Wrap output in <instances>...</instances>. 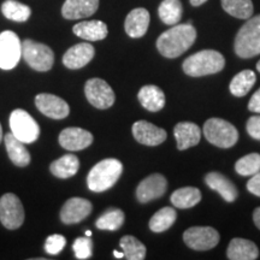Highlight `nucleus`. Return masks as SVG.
<instances>
[{"instance_id": "obj_40", "label": "nucleus", "mask_w": 260, "mask_h": 260, "mask_svg": "<svg viewBox=\"0 0 260 260\" xmlns=\"http://www.w3.org/2000/svg\"><path fill=\"white\" fill-rule=\"evenodd\" d=\"M248 110L252 112L260 113V88L253 94L248 103Z\"/></svg>"}, {"instance_id": "obj_33", "label": "nucleus", "mask_w": 260, "mask_h": 260, "mask_svg": "<svg viewBox=\"0 0 260 260\" xmlns=\"http://www.w3.org/2000/svg\"><path fill=\"white\" fill-rule=\"evenodd\" d=\"M125 214L119 209H110L105 213L98 218L95 222V226L100 230H110V232H116L121 229L124 224Z\"/></svg>"}, {"instance_id": "obj_26", "label": "nucleus", "mask_w": 260, "mask_h": 260, "mask_svg": "<svg viewBox=\"0 0 260 260\" xmlns=\"http://www.w3.org/2000/svg\"><path fill=\"white\" fill-rule=\"evenodd\" d=\"M80 169V160L76 155L65 154L51 164L50 170L53 176L58 178H70L77 174Z\"/></svg>"}, {"instance_id": "obj_34", "label": "nucleus", "mask_w": 260, "mask_h": 260, "mask_svg": "<svg viewBox=\"0 0 260 260\" xmlns=\"http://www.w3.org/2000/svg\"><path fill=\"white\" fill-rule=\"evenodd\" d=\"M124 258L128 260H142L146 258V247L135 236L125 235L119 241Z\"/></svg>"}, {"instance_id": "obj_42", "label": "nucleus", "mask_w": 260, "mask_h": 260, "mask_svg": "<svg viewBox=\"0 0 260 260\" xmlns=\"http://www.w3.org/2000/svg\"><path fill=\"white\" fill-rule=\"evenodd\" d=\"M207 0H189L190 5L193 6H200V5H204L205 3H206Z\"/></svg>"}, {"instance_id": "obj_32", "label": "nucleus", "mask_w": 260, "mask_h": 260, "mask_svg": "<svg viewBox=\"0 0 260 260\" xmlns=\"http://www.w3.org/2000/svg\"><path fill=\"white\" fill-rule=\"evenodd\" d=\"M2 12L10 21L21 22V23L27 22L31 15L30 8L17 0H5L2 5Z\"/></svg>"}, {"instance_id": "obj_10", "label": "nucleus", "mask_w": 260, "mask_h": 260, "mask_svg": "<svg viewBox=\"0 0 260 260\" xmlns=\"http://www.w3.org/2000/svg\"><path fill=\"white\" fill-rule=\"evenodd\" d=\"M219 233L211 226H191L183 234V241L194 251H210L218 245Z\"/></svg>"}, {"instance_id": "obj_12", "label": "nucleus", "mask_w": 260, "mask_h": 260, "mask_svg": "<svg viewBox=\"0 0 260 260\" xmlns=\"http://www.w3.org/2000/svg\"><path fill=\"white\" fill-rule=\"evenodd\" d=\"M168 189V181L160 174H152L140 182L136 188V199L139 203L147 204L149 201L159 199Z\"/></svg>"}, {"instance_id": "obj_44", "label": "nucleus", "mask_w": 260, "mask_h": 260, "mask_svg": "<svg viewBox=\"0 0 260 260\" xmlns=\"http://www.w3.org/2000/svg\"><path fill=\"white\" fill-rule=\"evenodd\" d=\"M3 140V128H2V124H0V142H2Z\"/></svg>"}, {"instance_id": "obj_7", "label": "nucleus", "mask_w": 260, "mask_h": 260, "mask_svg": "<svg viewBox=\"0 0 260 260\" xmlns=\"http://www.w3.org/2000/svg\"><path fill=\"white\" fill-rule=\"evenodd\" d=\"M11 133L24 144H32L40 136V126L38 122L22 109H16L10 115Z\"/></svg>"}, {"instance_id": "obj_15", "label": "nucleus", "mask_w": 260, "mask_h": 260, "mask_svg": "<svg viewBox=\"0 0 260 260\" xmlns=\"http://www.w3.org/2000/svg\"><path fill=\"white\" fill-rule=\"evenodd\" d=\"M133 136L139 144L145 146H158L168 138L167 132L147 121H138L133 124Z\"/></svg>"}, {"instance_id": "obj_22", "label": "nucleus", "mask_w": 260, "mask_h": 260, "mask_svg": "<svg viewBox=\"0 0 260 260\" xmlns=\"http://www.w3.org/2000/svg\"><path fill=\"white\" fill-rule=\"evenodd\" d=\"M226 256L230 260H255L259 256V249L251 240L235 237L228 246Z\"/></svg>"}, {"instance_id": "obj_41", "label": "nucleus", "mask_w": 260, "mask_h": 260, "mask_svg": "<svg viewBox=\"0 0 260 260\" xmlns=\"http://www.w3.org/2000/svg\"><path fill=\"white\" fill-rule=\"evenodd\" d=\"M253 222H254L255 226L260 230V207H256L253 212Z\"/></svg>"}, {"instance_id": "obj_46", "label": "nucleus", "mask_w": 260, "mask_h": 260, "mask_svg": "<svg viewBox=\"0 0 260 260\" xmlns=\"http://www.w3.org/2000/svg\"><path fill=\"white\" fill-rule=\"evenodd\" d=\"M256 70H258L260 73V60L258 61V63H256Z\"/></svg>"}, {"instance_id": "obj_37", "label": "nucleus", "mask_w": 260, "mask_h": 260, "mask_svg": "<svg viewBox=\"0 0 260 260\" xmlns=\"http://www.w3.org/2000/svg\"><path fill=\"white\" fill-rule=\"evenodd\" d=\"M65 245H67V239L59 234H54L47 237L46 243H45V251L51 255H57L63 251Z\"/></svg>"}, {"instance_id": "obj_24", "label": "nucleus", "mask_w": 260, "mask_h": 260, "mask_svg": "<svg viewBox=\"0 0 260 260\" xmlns=\"http://www.w3.org/2000/svg\"><path fill=\"white\" fill-rule=\"evenodd\" d=\"M4 141L9 157L16 167L25 168L30 164V153L25 148L24 142H22L21 140L14 136L12 133L5 135Z\"/></svg>"}, {"instance_id": "obj_1", "label": "nucleus", "mask_w": 260, "mask_h": 260, "mask_svg": "<svg viewBox=\"0 0 260 260\" xmlns=\"http://www.w3.org/2000/svg\"><path fill=\"white\" fill-rule=\"evenodd\" d=\"M197 39V29L190 23L175 24L164 31L157 40L159 53L169 59L180 57L193 46Z\"/></svg>"}, {"instance_id": "obj_6", "label": "nucleus", "mask_w": 260, "mask_h": 260, "mask_svg": "<svg viewBox=\"0 0 260 260\" xmlns=\"http://www.w3.org/2000/svg\"><path fill=\"white\" fill-rule=\"evenodd\" d=\"M22 57L31 69L40 73L51 70L54 63L53 51L46 45L30 39L22 42Z\"/></svg>"}, {"instance_id": "obj_28", "label": "nucleus", "mask_w": 260, "mask_h": 260, "mask_svg": "<svg viewBox=\"0 0 260 260\" xmlns=\"http://www.w3.org/2000/svg\"><path fill=\"white\" fill-rule=\"evenodd\" d=\"M177 212L174 207H162L149 219V229L153 233H164L176 222Z\"/></svg>"}, {"instance_id": "obj_3", "label": "nucleus", "mask_w": 260, "mask_h": 260, "mask_svg": "<svg viewBox=\"0 0 260 260\" xmlns=\"http://www.w3.org/2000/svg\"><path fill=\"white\" fill-rule=\"evenodd\" d=\"M225 67L223 54L214 50H204L186 58L182 69L188 76L201 77L222 71Z\"/></svg>"}, {"instance_id": "obj_21", "label": "nucleus", "mask_w": 260, "mask_h": 260, "mask_svg": "<svg viewBox=\"0 0 260 260\" xmlns=\"http://www.w3.org/2000/svg\"><path fill=\"white\" fill-rule=\"evenodd\" d=\"M205 183L212 190H216L226 203H234L239 197L235 184L219 172H209L205 176Z\"/></svg>"}, {"instance_id": "obj_29", "label": "nucleus", "mask_w": 260, "mask_h": 260, "mask_svg": "<svg viewBox=\"0 0 260 260\" xmlns=\"http://www.w3.org/2000/svg\"><path fill=\"white\" fill-rule=\"evenodd\" d=\"M158 15L165 24H177L183 15V6L181 0H162L158 8Z\"/></svg>"}, {"instance_id": "obj_39", "label": "nucleus", "mask_w": 260, "mask_h": 260, "mask_svg": "<svg viewBox=\"0 0 260 260\" xmlns=\"http://www.w3.org/2000/svg\"><path fill=\"white\" fill-rule=\"evenodd\" d=\"M247 189L253 195L260 198V171L256 172L255 175H253L251 180L247 183Z\"/></svg>"}, {"instance_id": "obj_18", "label": "nucleus", "mask_w": 260, "mask_h": 260, "mask_svg": "<svg viewBox=\"0 0 260 260\" xmlns=\"http://www.w3.org/2000/svg\"><path fill=\"white\" fill-rule=\"evenodd\" d=\"M149 21H151V16L146 9L138 8L132 10L124 22L125 32L130 38H142L148 30Z\"/></svg>"}, {"instance_id": "obj_35", "label": "nucleus", "mask_w": 260, "mask_h": 260, "mask_svg": "<svg viewBox=\"0 0 260 260\" xmlns=\"http://www.w3.org/2000/svg\"><path fill=\"white\" fill-rule=\"evenodd\" d=\"M235 170L241 176H253L260 171V154L249 153L240 158L235 164Z\"/></svg>"}, {"instance_id": "obj_8", "label": "nucleus", "mask_w": 260, "mask_h": 260, "mask_svg": "<svg viewBox=\"0 0 260 260\" xmlns=\"http://www.w3.org/2000/svg\"><path fill=\"white\" fill-rule=\"evenodd\" d=\"M21 57L22 42L18 35L11 30L0 32V69H14Z\"/></svg>"}, {"instance_id": "obj_36", "label": "nucleus", "mask_w": 260, "mask_h": 260, "mask_svg": "<svg viewBox=\"0 0 260 260\" xmlns=\"http://www.w3.org/2000/svg\"><path fill=\"white\" fill-rule=\"evenodd\" d=\"M73 249L77 259H89L93 254V241L89 236L79 237L74 241Z\"/></svg>"}, {"instance_id": "obj_17", "label": "nucleus", "mask_w": 260, "mask_h": 260, "mask_svg": "<svg viewBox=\"0 0 260 260\" xmlns=\"http://www.w3.org/2000/svg\"><path fill=\"white\" fill-rule=\"evenodd\" d=\"M95 50L90 44L81 42V44L75 45L65 52L63 57V64L68 69L77 70L81 68L86 67L90 60L94 58Z\"/></svg>"}, {"instance_id": "obj_38", "label": "nucleus", "mask_w": 260, "mask_h": 260, "mask_svg": "<svg viewBox=\"0 0 260 260\" xmlns=\"http://www.w3.org/2000/svg\"><path fill=\"white\" fill-rule=\"evenodd\" d=\"M247 133L251 138L260 141V116H252L247 121Z\"/></svg>"}, {"instance_id": "obj_27", "label": "nucleus", "mask_w": 260, "mask_h": 260, "mask_svg": "<svg viewBox=\"0 0 260 260\" xmlns=\"http://www.w3.org/2000/svg\"><path fill=\"white\" fill-rule=\"evenodd\" d=\"M170 200L172 205L177 209H190L200 203L201 193L195 187L178 188L171 194Z\"/></svg>"}, {"instance_id": "obj_16", "label": "nucleus", "mask_w": 260, "mask_h": 260, "mask_svg": "<svg viewBox=\"0 0 260 260\" xmlns=\"http://www.w3.org/2000/svg\"><path fill=\"white\" fill-rule=\"evenodd\" d=\"M93 142V135L82 128H67L59 134V145L64 149L75 152L89 147Z\"/></svg>"}, {"instance_id": "obj_13", "label": "nucleus", "mask_w": 260, "mask_h": 260, "mask_svg": "<svg viewBox=\"0 0 260 260\" xmlns=\"http://www.w3.org/2000/svg\"><path fill=\"white\" fill-rule=\"evenodd\" d=\"M35 105L42 115L50 117L52 119H64L70 113V107L68 103L54 94H39L35 98Z\"/></svg>"}, {"instance_id": "obj_19", "label": "nucleus", "mask_w": 260, "mask_h": 260, "mask_svg": "<svg viewBox=\"0 0 260 260\" xmlns=\"http://www.w3.org/2000/svg\"><path fill=\"white\" fill-rule=\"evenodd\" d=\"M174 135L177 142V148L180 151H186L199 144L201 129L195 123L181 122L175 125Z\"/></svg>"}, {"instance_id": "obj_4", "label": "nucleus", "mask_w": 260, "mask_h": 260, "mask_svg": "<svg viewBox=\"0 0 260 260\" xmlns=\"http://www.w3.org/2000/svg\"><path fill=\"white\" fill-rule=\"evenodd\" d=\"M234 50L242 59H249L260 54V15L247 19L239 29L234 41Z\"/></svg>"}, {"instance_id": "obj_5", "label": "nucleus", "mask_w": 260, "mask_h": 260, "mask_svg": "<svg viewBox=\"0 0 260 260\" xmlns=\"http://www.w3.org/2000/svg\"><path fill=\"white\" fill-rule=\"evenodd\" d=\"M204 135L210 144L219 148H230L239 140V132L232 123L222 118H210L204 124Z\"/></svg>"}, {"instance_id": "obj_20", "label": "nucleus", "mask_w": 260, "mask_h": 260, "mask_svg": "<svg viewBox=\"0 0 260 260\" xmlns=\"http://www.w3.org/2000/svg\"><path fill=\"white\" fill-rule=\"evenodd\" d=\"M99 8V0H65L61 15L67 19L87 18Z\"/></svg>"}, {"instance_id": "obj_14", "label": "nucleus", "mask_w": 260, "mask_h": 260, "mask_svg": "<svg viewBox=\"0 0 260 260\" xmlns=\"http://www.w3.org/2000/svg\"><path fill=\"white\" fill-rule=\"evenodd\" d=\"M93 205L83 198H71L60 210V219L64 224H76L82 222L92 213Z\"/></svg>"}, {"instance_id": "obj_45", "label": "nucleus", "mask_w": 260, "mask_h": 260, "mask_svg": "<svg viewBox=\"0 0 260 260\" xmlns=\"http://www.w3.org/2000/svg\"><path fill=\"white\" fill-rule=\"evenodd\" d=\"M86 236H92V232H90V230H87V232H86Z\"/></svg>"}, {"instance_id": "obj_23", "label": "nucleus", "mask_w": 260, "mask_h": 260, "mask_svg": "<svg viewBox=\"0 0 260 260\" xmlns=\"http://www.w3.org/2000/svg\"><path fill=\"white\" fill-rule=\"evenodd\" d=\"M138 99L142 107L147 111L158 112L165 106V94L162 90L153 84L144 86L139 90Z\"/></svg>"}, {"instance_id": "obj_9", "label": "nucleus", "mask_w": 260, "mask_h": 260, "mask_svg": "<svg viewBox=\"0 0 260 260\" xmlns=\"http://www.w3.org/2000/svg\"><path fill=\"white\" fill-rule=\"evenodd\" d=\"M0 222L10 230L18 229L23 224V205L15 194L6 193L0 198Z\"/></svg>"}, {"instance_id": "obj_30", "label": "nucleus", "mask_w": 260, "mask_h": 260, "mask_svg": "<svg viewBox=\"0 0 260 260\" xmlns=\"http://www.w3.org/2000/svg\"><path fill=\"white\" fill-rule=\"evenodd\" d=\"M256 76L252 70H243L234 76V79L229 84V89L233 95L237 98L245 96L254 86Z\"/></svg>"}, {"instance_id": "obj_11", "label": "nucleus", "mask_w": 260, "mask_h": 260, "mask_svg": "<svg viewBox=\"0 0 260 260\" xmlns=\"http://www.w3.org/2000/svg\"><path fill=\"white\" fill-rule=\"evenodd\" d=\"M87 99L99 110L110 109L115 104L116 95L110 84L102 79H90L84 86Z\"/></svg>"}, {"instance_id": "obj_2", "label": "nucleus", "mask_w": 260, "mask_h": 260, "mask_svg": "<svg viewBox=\"0 0 260 260\" xmlns=\"http://www.w3.org/2000/svg\"><path fill=\"white\" fill-rule=\"evenodd\" d=\"M123 172V164L118 159L107 158L90 169L87 184L92 191L102 193L109 190L117 183Z\"/></svg>"}, {"instance_id": "obj_43", "label": "nucleus", "mask_w": 260, "mask_h": 260, "mask_svg": "<svg viewBox=\"0 0 260 260\" xmlns=\"http://www.w3.org/2000/svg\"><path fill=\"white\" fill-rule=\"evenodd\" d=\"M113 255H115V258H117V259H122V258H124V253H123V252L113 251Z\"/></svg>"}, {"instance_id": "obj_31", "label": "nucleus", "mask_w": 260, "mask_h": 260, "mask_svg": "<svg viewBox=\"0 0 260 260\" xmlns=\"http://www.w3.org/2000/svg\"><path fill=\"white\" fill-rule=\"evenodd\" d=\"M220 3L224 11L235 18L248 19L254 11L252 0H220Z\"/></svg>"}, {"instance_id": "obj_25", "label": "nucleus", "mask_w": 260, "mask_h": 260, "mask_svg": "<svg viewBox=\"0 0 260 260\" xmlns=\"http://www.w3.org/2000/svg\"><path fill=\"white\" fill-rule=\"evenodd\" d=\"M74 34L87 41L104 40L109 34L107 25L102 21H86L75 24Z\"/></svg>"}]
</instances>
